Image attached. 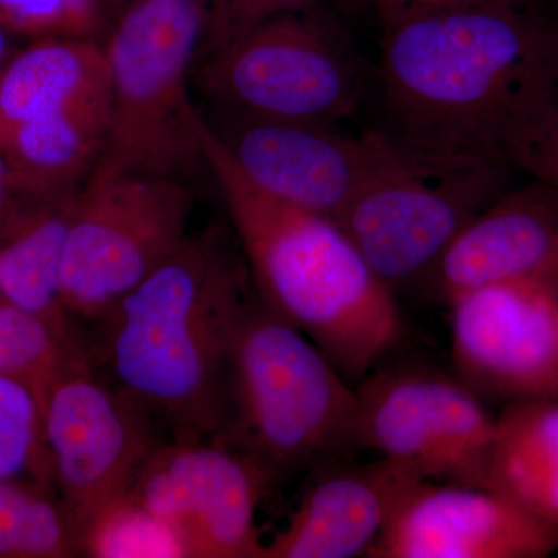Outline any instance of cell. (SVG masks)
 I'll use <instances>...</instances> for the list:
<instances>
[{
  "instance_id": "cell-23",
  "label": "cell",
  "mask_w": 558,
  "mask_h": 558,
  "mask_svg": "<svg viewBox=\"0 0 558 558\" xmlns=\"http://www.w3.org/2000/svg\"><path fill=\"white\" fill-rule=\"evenodd\" d=\"M84 557H186L182 543L163 521L124 498L90 529L84 539Z\"/></svg>"
},
{
  "instance_id": "cell-1",
  "label": "cell",
  "mask_w": 558,
  "mask_h": 558,
  "mask_svg": "<svg viewBox=\"0 0 558 558\" xmlns=\"http://www.w3.org/2000/svg\"><path fill=\"white\" fill-rule=\"evenodd\" d=\"M376 80L380 130L396 142L506 163L512 140L558 102V35L502 3L422 14L384 28Z\"/></svg>"
},
{
  "instance_id": "cell-7",
  "label": "cell",
  "mask_w": 558,
  "mask_h": 558,
  "mask_svg": "<svg viewBox=\"0 0 558 558\" xmlns=\"http://www.w3.org/2000/svg\"><path fill=\"white\" fill-rule=\"evenodd\" d=\"M186 180L98 161L84 182L62 255L61 299L76 323L97 325L190 236Z\"/></svg>"
},
{
  "instance_id": "cell-26",
  "label": "cell",
  "mask_w": 558,
  "mask_h": 558,
  "mask_svg": "<svg viewBox=\"0 0 558 558\" xmlns=\"http://www.w3.org/2000/svg\"><path fill=\"white\" fill-rule=\"evenodd\" d=\"M506 163L558 191V102L512 140Z\"/></svg>"
},
{
  "instance_id": "cell-10",
  "label": "cell",
  "mask_w": 558,
  "mask_h": 558,
  "mask_svg": "<svg viewBox=\"0 0 558 558\" xmlns=\"http://www.w3.org/2000/svg\"><path fill=\"white\" fill-rule=\"evenodd\" d=\"M44 444L51 483L68 506L81 538L130 497L161 438L145 414L92 363L73 355L40 392Z\"/></svg>"
},
{
  "instance_id": "cell-18",
  "label": "cell",
  "mask_w": 558,
  "mask_h": 558,
  "mask_svg": "<svg viewBox=\"0 0 558 558\" xmlns=\"http://www.w3.org/2000/svg\"><path fill=\"white\" fill-rule=\"evenodd\" d=\"M105 102L110 83L100 39H33L0 73V135Z\"/></svg>"
},
{
  "instance_id": "cell-12",
  "label": "cell",
  "mask_w": 558,
  "mask_h": 558,
  "mask_svg": "<svg viewBox=\"0 0 558 558\" xmlns=\"http://www.w3.org/2000/svg\"><path fill=\"white\" fill-rule=\"evenodd\" d=\"M454 376L484 402L558 396V290L498 282L449 304Z\"/></svg>"
},
{
  "instance_id": "cell-9",
  "label": "cell",
  "mask_w": 558,
  "mask_h": 558,
  "mask_svg": "<svg viewBox=\"0 0 558 558\" xmlns=\"http://www.w3.org/2000/svg\"><path fill=\"white\" fill-rule=\"evenodd\" d=\"M355 395L362 449L414 480L488 488L497 416L454 374L380 363Z\"/></svg>"
},
{
  "instance_id": "cell-25",
  "label": "cell",
  "mask_w": 558,
  "mask_h": 558,
  "mask_svg": "<svg viewBox=\"0 0 558 558\" xmlns=\"http://www.w3.org/2000/svg\"><path fill=\"white\" fill-rule=\"evenodd\" d=\"M204 35L197 60L247 33L282 11L310 9L315 0H201Z\"/></svg>"
},
{
  "instance_id": "cell-29",
  "label": "cell",
  "mask_w": 558,
  "mask_h": 558,
  "mask_svg": "<svg viewBox=\"0 0 558 558\" xmlns=\"http://www.w3.org/2000/svg\"><path fill=\"white\" fill-rule=\"evenodd\" d=\"M11 191H13V182H11L10 170L2 153H0V208L9 201Z\"/></svg>"
},
{
  "instance_id": "cell-13",
  "label": "cell",
  "mask_w": 558,
  "mask_h": 558,
  "mask_svg": "<svg viewBox=\"0 0 558 558\" xmlns=\"http://www.w3.org/2000/svg\"><path fill=\"white\" fill-rule=\"evenodd\" d=\"M205 120L256 189L336 222L365 182L379 148V128L351 135L326 124L219 110Z\"/></svg>"
},
{
  "instance_id": "cell-22",
  "label": "cell",
  "mask_w": 558,
  "mask_h": 558,
  "mask_svg": "<svg viewBox=\"0 0 558 558\" xmlns=\"http://www.w3.org/2000/svg\"><path fill=\"white\" fill-rule=\"evenodd\" d=\"M17 476L53 486L39 396L24 381L0 377V481Z\"/></svg>"
},
{
  "instance_id": "cell-11",
  "label": "cell",
  "mask_w": 558,
  "mask_h": 558,
  "mask_svg": "<svg viewBox=\"0 0 558 558\" xmlns=\"http://www.w3.org/2000/svg\"><path fill=\"white\" fill-rule=\"evenodd\" d=\"M269 494L255 462L220 440H160L130 497L174 532L186 558H263L256 512Z\"/></svg>"
},
{
  "instance_id": "cell-8",
  "label": "cell",
  "mask_w": 558,
  "mask_h": 558,
  "mask_svg": "<svg viewBox=\"0 0 558 558\" xmlns=\"http://www.w3.org/2000/svg\"><path fill=\"white\" fill-rule=\"evenodd\" d=\"M193 83L219 112L339 126L365 90L347 43L310 9L282 11L194 62Z\"/></svg>"
},
{
  "instance_id": "cell-27",
  "label": "cell",
  "mask_w": 558,
  "mask_h": 558,
  "mask_svg": "<svg viewBox=\"0 0 558 558\" xmlns=\"http://www.w3.org/2000/svg\"><path fill=\"white\" fill-rule=\"evenodd\" d=\"M379 14L384 28L438 11L462 9V7L484 5V3H502V5L526 9L535 0H369Z\"/></svg>"
},
{
  "instance_id": "cell-20",
  "label": "cell",
  "mask_w": 558,
  "mask_h": 558,
  "mask_svg": "<svg viewBox=\"0 0 558 558\" xmlns=\"http://www.w3.org/2000/svg\"><path fill=\"white\" fill-rule=\"evenodd\" d=\"M84 557L68 506L49 483L17 476L0 481V558Z\"/></svg>"
},
{
  "instance_id": "cell-30",
  "label": "cell",
  "mask_w": 558,
  "mask_h": 558,
  "mask_svg": "<svg viewBox=\"0 0 558 558\" xmlns=\"http://www.w3.org/2000/svg\"><path fill=\"white\" fill-rule=\"evenodd\" d=\"M102 3H105L106 10H109L110 5H113V3L119 2V0H101ZM128 0H124V3H126Z\"/></svg>"
},
{
  "instance_id": "cell-14",
  "label": "cell",
  "mask_w": 558,
  "mask_h": 558,
  "mask_svg": "<svg viewBox=\"0 0 558 558\" xmlns=\"http://www.w3.org/2000/svg\"><path fill=\"white\" fill-rule=\"evenodd\" d=\"M557 550V527L490 488L414 481L366 557L545 558Z\"/></svg>"
},
{
  "instance_id": "cell-24",
  "label": "cell",
  "mask_w": 558,
  "mask_h": 558,
  "mask_svg": "<svg viewBox=\"0 0 558 558\" xmlns=\"http://www.w3.org/2000/svg\"><path fill=\"white\" fill-rule=\"evenodd\" d=\"M106 14L101 0H0V24L24 38L101 40Z\"/></svg>"
},
{
  "instance_id": "cell-3",
  "label": "cell",
  "mask_w": 558,
  "mask_h": 558,
  "mask_svg": "<svg viewBox=\"0 0 558 558\" xmlns=\"http://www.w3.org/2000/svg\"><path fill=\"white\" fill-rule=\"evenodd\" d=\"M199 132L207 170L229 211L256 295L355 387L405 333L398 295L339 222L256 189L204 116Z\"/></svg>"
},
{
  "instance_id": "cell-5",
  "label": "cell",
  "mask_w": 558,
  "mask_h": 558,
  "mask_svg": "<svg viewBox=\"0 0 558 558\" xmlns=\"http://www.w3.org/2000/svg\"><path fill=\"white\" fill-rule=\"evenodd\" d=\"M202 35L201 0L124 3L101 39L110 83L102 163L186 182L207 170L190 97Z\"/></svg>"
},
{
  "instance_id": "cell-2",
  "label": "cell",
  "mask_w": 558,
  "mask_h": 558,
  "mask_svg": "<svg viewBox=\"0 0 558 558\" xmlns=\"http://www.w3.org/2000/svg\"><path fill=\"white\" fill-rule=\"evenodd\" d=\"M255 295L234 233L209 226L97 323L89 355L161 440H219L231 349Z\"/></svg>"
},
{
  "instance_id": "cell-31",
  "label": "cell",
  "mask_w": 558,
  "mask_h": 558,
  "mask_svg": "<svg viewBox=\"0 0 558 558\" xmlns=\"http://www.w3.org/2000/svg\"><path fill=\"white\" fill-rule=\"evenodd\" d=\"M553 25H554V28H556V32H557V35H558V11H557L556 20L553 21Z\"/></svg>"
},
{
  "instance_id": "cell-17",
  "label": "cell",
  "mask_w": 558,
  "mask_h": 558,
  "mask_svg": "<svg viewBox=\"0 0 558 558\" xmlns=\"http://www.w3.org/2000/svg\"><path fill=\"white\" fill-rule=\"evenodd\" d=\"M83 185L49 191L13 186L0 208V295L70 339L86 341L60 288L62 255Z\"/></svg>"
},
{
  "instance_id": "cell-28",
  "label": "cell",
  "mask_w": 558,
  "mask_h": 558,
  "mask_svg": "<svg viewBox=\"0 0 558 558\" xmlns=\"http://www.w3.org/2000/svg\"><path fill=\"white\" fill-rule=\"evenodd\" d=\"M17 38H21V36H17L16 33L9 31V28L0 24V73L9 64L14 53L20 50L16 46Z\"/></svg>"
},
{
  "instance_id": "cell-16",
  "label": "cell",
  "mask_w": 558,
  "mask_h": 558,
  "mask_svg": "<svg viewBox=\"0 0 558 558\" xmlns=\"http://www.w3.org/2000/svg\"><path fill=\"white\" fill-rule=\"evenodd\" d=\"M301 497L263 558L366 557L413 476L385 459L330 462Z\"/></svg>"
},
{
  "instance_id": "cell-19",
  "label": "cell",
  "mask_w": 558,
  "mask_h": 558,
  "mask_svg": "<svg viewBox=\"0 0 558 558\" xmlns=\"http://www.w3.org/2000/svg\"><path fill=\"white\" fill-rule=\"evenodd\" d=\"M488 488L558 529V396L502 405Z\"/></svg>"
},
{
  "instance_id": "cell-6",
  "label": "cell",
  "mask_w": 558,
  "mask_h": 558,
  "mask_svg": "<svg viewBox=\"0 0 558 558\" xmlns=\"http://www.w3.org/2000/svg\"><path fill=\"white\" fill-rule=\"evenodd\" d=\"M379 131L373 167L339 223L398 295L427 286L459 234L505 193L510 167L410 148Z\"/></svg>"
},
{
  "instance_id": "cell-15",
  "label": "cell",
  "mask_w": 558,
  "mask_h": 558,
  "mask_svg": "<svg viewBox=\"0 0 558 558\" xmlns=\"http://www.w3.org/2000/svg\"><path fill=\"white\" fill-rule=\"evenodd\" d=\"M498 282L558 290V191L535 180L505 191L459 234L425 289L449 306Z\"/></svg>"
},
{
  "instance_id": "cell-21",
  "label": "cell",
  "mask_w": 558,
  "mask_h": 558,
  "mask_svg": "<svg viewBox=\"0 0 558 558\" xmlns=\"http://www.w3.org/2000/svg\"><path fill=\"white\" fill-rule=\"evenodd\" d=\"M87 344L70 339L47 319L0 300V377L24 381L39 396L62 363Z\"/></svg>"
},
{
  "instance_id": "cell-32",
  "label": "cell",
  "mask_w": 558,
  "mask_h": 558,
  "mask_svg": "<svg viewBox=\"0 0 558 558\" xmlns=\"http://www.w3.org/2000/svg\"><path fill=\"white\" fill-rule=\"evenodd\" d=\"M0 300H3V299H2V295H0Z\"/></svg>"
},
{
  "instance_id": "cell-4",
  "label": "cell",
  "mask_w": 558,
  "mask_h": 558,
  "mask_svg": "<svg viewBox=\"0 0 558 558\" xmlns=\"http://www.w3.org/2000/svg\"><path fill=\"white\" fill-rule=\"evenodd\" d=\"M219 440L255 462L270 490L362 449L355 387L256 292L231 349Z\"/></svg>"
}]
</instances>
